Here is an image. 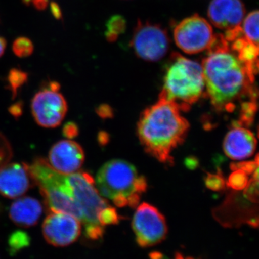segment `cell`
Wrapping results in <instances>:
<instances>
[{"label": "cell", "mask_w": 259, "mask_h": 259, "mask_svg": "<svg viewBox=\"0 0 259 259\" xmlns=\"http://www.w3.org/2000/svg\"><path fill=\"white\" fill-rule=\"evenodd\" d=\"M28 167L34 183L40 189L48 209L51 212L71 214L81 222V210L75 201L66 175L56 171L42 158H36Z\"/></svg>", "instance_id": "5b68a950"}, {"label": "cell", "mask_w": 259, "mask_h": 259, "mask_svg": "<svg viewBox=\"0 0 259 259\" xmlns=\"http://www.w3.org/2000/svg\"><path fill=\"white\" fill-rule=\"evenodd\" d=\"M28 79V75L25 71L18 69L10 70L8 76V88L13 94V98L17 96L19 89L23 86Z\"/></svg>", "instance_id": "44dd1931"}, {"label": "cell", "mask_w": 259, "mask_h": 259, "mask_svg": "<svg viewBox=\"0 0 259 259\" xmlns=\"http://www.w3.org/2000/svg\"><path fill=\"white\" fill-rule=\"evenodd\" d=\"M175 259H195V258H192V257H185V256H184V255L180 254V253H177V254H176V255H175Z\"/></svg>", "instance_id": "4dcf8cb0"}, {"label": "cell", "mask_w": 259, "mask_h": 259, "mask_svg": "<svg viewBox=\"0 0 259 259\" xmlns=\"http://www.w3.org/2000/svg\"><path fill=\"white\" fill-rule=\"evenodd\" d=\"M13 51L19 58L30 56L34 51V46L30 39L25 37L17 38L13 44Z\"/></svg>", "instance_id": "7402d4cb"}, {"label": "cell", "mask_w": 259, "mask_h": 259, "mask_svg": "<svg viewBox=\"0 0 259 259\" xmlns=\"http://www.w3.org/2000/svg\"><path fill=\"white\" fill-rule=\"evenodd\" d=\"M62 133L64 137L67 139H74L79 135V126L74 122H67L63 127Z\"/></svg>", "instance_id": "484cf974"}, {"label": "cell", "mask_w": 259, "mask_h": 259, "mask_svg": "<svg viewBox=\"0 0 259 259\" xmlns=\"http://www.w3.org/2000/svg\"><path fill=\"white\" fill-rule=\"evenodd\" d=\"M30 237L26 232H13L8 238V250L10 255H14L30 244Z\"/></svg>", "instance_id": "d6986e66"}, {"label": "cell", "mask_w": 259, "mask_h": 259, "mask_svg": "<svg viewBox=\"0 0 259 259\" xmlns=\"http://www.w3.org/2000/svg\"><path fill=\"white\" fill-rule=\"evenodd\" d=\"M84 157L83 148L78 143L63 140L51 148L48 162L56 171L63 175H71L79 171Z\"/></svg>", "instance_id": "7c38bea8"}, {"label": "cell", "mask_w": 259, "mask_h": 259, "mask_svg": "<svg viewBox=\"0 0 259 259\" xmlns=\"http://www.w3.org/2000/svg\"><path fill=\"white\" fill-rule=\"evenodd\" d=\"M126 22L125 19L120 15H115L109 19L106 24V31L105 37L110 42L117 40L120 34L125 31Z\"/></svg>", "instance_id": "ffe728a7"}, {"label": "cell", "mask_w": 259, "mask_h": 259, "mask_svg": "<svg viewBox=\"0 0 259 259\" xmlns=\"http://www.w3.org/2000/svg\"><path fill=\"white\" fill-rule=\"evenodd\" d=\"M214 37L210 24L198 15L185 18L174 30L177 47L189 54H198L207 50Z\"/></svg>", "instance_id": "ba28073f"}, {"label": "cell", "mask_w": 259, "mask_h": 259, "mask_svg": "<svg viewBox=\"0 0 259 259\" xmlns=\"http://www.w3.org/2000/svg\"><path fill=\"white\" fill-rule=\"evenodd\" d=\"M245 13L241 0H212L208 8L211 23L225 31L240 28Z\"/></svg>", "instance_id": "5bb4252c"}, {"label": "cell", "mask_w": 259, "mask_h": 259, "mask_svg": "<svg viewBox=\"0 0 259 259\" xmlns=\"http://www.w3.org/2000/svg\"><path fill=\"white\" fill-rule=\"evenodd\" d=\"M131 47L141 59L157 61L166 55L169 39L166 30L160 25L139 20L135 28Z\"/></svg>", "instance_id": "30bf717a"}, {"label": "cell", "mask_w": 259, "mask_h": 259, "mask_svg": "<svg viewBox=\"0 0 259 259\" xmlns=\"http://www.w3.org/2000/svg\"><path fill=\"white\" fill-rule=\"evenodd\" d=\"M257 141L250 130L236 124L227 134L223 143L226 156L231 159L241 161L254 153Z\"/></svg>", "instance_id": "9a60e30c"}, {"label": "cell", "mask_w": 259, "mask_h": 259, "mask_svg": "<svg viewBox=\"0 0 259 259\" xmlns=\"http://www.w3.org/2000/svg\"><path fill=\"white\" fill-rule=\"evenodd\" d=\"M207 96L216 111L232 112L237 102L256 100L255 78L231 50L224 35H214L202 61Z\"/></svg>", "instance_id": "6da1fadb"}, {"label": "cell", "mask_w": 259, "mask_h": 259, "mask_svg": "<svg viewBox=\"0 0 259 259\" xmlns=\"http://www.w3.org/2000/svg\"><path fill=\"white\" fill-rule=\"evenodd\" d=\"M6 48V41L3 37H0V57L4 54Z\"/></svg>", "instance_id": "f546056e"}, {"label": "cell", "mask_w": 259, "mask_h": 259, "mask_svg": "<svg viewBox=\"0 0 259 259\" xmlns=\"http://www.w3.org/2000/svg\"><path fill=\"white\" fill-rule=\"evenodd\" d=\"M42 213L40 201L31 197L17 199L10 207L9 215L17 226L29 228L35 226Z\"/></svg>", "instance_id": "2e32d148"}, {"label": "cell", "mask_w": 259, "mask_h": 259, "mask_svg": "<svg viewBox=\"0 0 259 259\" xmlns=\"http://www.w3.org/2000/svg\"><path fill=\"white\" fill-rule=\"evenodd\" d=\"M207 185L212 190H221L224 186V181L221 177L213 175L207 178Z\"/></svg>", "instance_id": "4316f807"}, {"label": "cell", "mask_w": 259, "mask_h": 259, "mask_svg": "<svg viewBox=\"0 0 259 259\" xmlns=\"http://www.w3.org/2000/svg\"><path fill=\"white\" fill-rule=\"evenodd\" d=\"M237 169H238L237 171L230 177L228 185L231 186V188L239 190L247 187L248 182L247 175L248 172L241 169V168H237Z\"/></svg>", "instance_id": "cb8c5ba5"}, {"label": "cell", "mask_w": 259, "mask_h": 259, "mask_svg": "<svg viewBox=\"0 0 259 259\" xmlns=\"http://www.w3.org/2000/svg\"><path fill=\"white\" fill-rule=\"evenodd\" d=\"M60 84L50 81L35 94L31 111L35 122L41 127L54 128L60 125L68 110L67 102L60 93Z\"/></svg>", "instance_id": "52a82bcc"}, {"label": "cell", "mask_w": 259, "mask_h": 259, "mask_svg": "<svg viewBox=\"0 0 259 259\" xmlns=\"http://www.w3.org/2000/svg\"><path fill=\"white\" fill-rule=\"evenodd\" d=\"M51 13H52V15L54 16V18L60 19L61 18V17H62V13H61L60 8H59V5L56 4V3H51Z\"/></svg>", "instance_id": "f1b7e54d"}, {"label": "cell", "mask_w": 259, "mask_h": 259, "mask_svg": "<svg viewBox=\"0 0 259 259\" xmlns=\"http://www.w3.org/2000/svg\"><path fill=\"white\" fill-rule=\"evenodd\" d=\"M138 244L143 248L153 246L166 238V219L156 207L143 203L136 209L132 223Z\"/></svg>", "instance_id": "9c48e42d"}, {"label": "cell", "mask_w": 259, "mask_h": 259, "mask_svg": "<svg viewBox=\"0 0 259 259\" xmlns=\"http://www.w3.org/2000/svg\"><path fill=\"white\" fill-rule=\"evenodd\" d=\"M98 219L100 224L102 226L105 227L110 226V225L117 224L120 218L117 214L116 209L109 205L100 212Z\"/></svg>", "instance_id": "603a6c76"}, {"label": "cell", "mask_w": 259, "mask_h": 259, "mask_svg": "<svg viewBox=\"0 0 259 259\" xmlns=\"http://www.w3.org/2000/svg\"><path fill=\"white\" fill-rule=\"evenodd\" d=\"M72 188L75 201L81 212V223L84 227V236L92 241L104 236L105 227L99 222L100 212L109 206L107 200L99 193L93 177L86 171L66 175Z\"/></svg>", "instance_id": "8992f818"}, {"label": "cell", "mask_w": 259, "mask_h": 259, "mask_svg": "<svg viewBox=\"0 0 259 259\" xmlns=\"http://www.w3.org/2000/svg\"><path fill=\"white\" fill-rule=\"evenodd\" d=\"M35 185L28 164L13 163L0 168V194L15 199L23 195Z\"/></svg>", "instance_id": "4fadbf2b"}, {"label": "cell", "mask_w": 259, "mask_h": 259, "mask_svg": "<svg viewBox=\"0 0 259 259\" xmlns=\"http://www.w3.org/2000/svg\"><path fill=\"white\" fill-rule=\"evenodd\" d=\"M230 42L231 50L244 64L250 76L255 78L258 68V46L248 41L243 33Z\"/></svg>", "instance_id": "e0dca14e"}, {"label": "cell", "mask_w": 259, "mask_h": 259, "mask_svg": "<svg viewBox=\"0 0 259 259\" xmlns=\"http://www.w3.org/2000/svg\"><path fill=\"white\" fill-rule=\"evenodd\" d=\"M42 232L49 244L55 247L67 246L79 238L81 222L66 213L51 212L42 223Z\"/></svg>", "instance_id": "8fae6325"}, {"label": "cell", "mask_w": 259, "mask_h": 259, "mask_svg": "<svg viewBox=\"0 0 259 259\" xmlns=\"http://www.w3.org/2000/svg\"><path fill=\"white\" fill-rule=\"evenodd\" d=\"M190 124L177 104L159 97L140 117L138 134L148 154L164 163H173L171 153L185 141Z\"/></svg>", "instance_id": "7a4b0ae2"}, {"label": "cell", "mask_w": 259, "mask_h": 259, "mask_svg": "<svg viewBox=\"0 0 259 259\" xmlns=\"http://www.w3.org/2000/svg\"><path fill=\"white\" fill-rule=\"evenodd\" d=\"M28 0H23V3H25V5L27 4V3H28Z\"/></svg>", "instance_id": "1f68e13d"}, {"label": "cell", "mask_w": 259, "mask_h": 259, "mask_svg": "<svg viewBox=\"0 0 259 259\" xmlns=\"http://www.w3.org/2000/svg\"><path fill=\"white\" fill-rule=\"evenodd\" d=\"M9 111L13 117H15V118H18L23 114V104L21 102H19V103L12 105L10 107Z\"/></svg>", "instance_id": "83f0119b"}, {"label": "cell", "mask_w": 259, "mask_h": 259, "mask_svg": "<svg viewBox=\"0 0 259 259\" xmlns=\"http://www.w3.org/2000/svg\"><path fill=\"white\" fill-rule=\"evenodd\" d=\"M160 97L177 104L181 111H187L204 93L202 65L174 53L167 63Z\"/></svg>", "instance_id": "3957f363"}, {"label": "cell", "mask_w": 259, "mask_h": 259, "mask_svg": "<svg viewBox=\"0 0 259 259\" xmlns=\"http://www.w3.org/2000/svg\"><path fill=\"white\" fill-rule=\"evenodd\" d=\"M99 193L110 199L117 207H137L147 182L139 175L134 165L121 159L107 162L97 175Z\"/></svg>", "instance_id": "277c9868"}, {"label": "cell", "mask_w": 259, "mask_h": 259, "mask_svg": "<svg viewBox=\"0 0 259 259\" xmlns=\"http://www.w3.org/2000/svg\"><path fill=\"white\" fill-rule=\"evenodd\" d=\"M241 26L243 36L252 44L258 46V12H251L243 20Z\"/></svg>", "instance_id": "ac0fdd59"}, {"label": "cell", "mask_w": 259, "mask_h": 259, "mask_svg": "<svg viewBox=\"0 0 259 259\" xmlns=\"http://www.w3.org/2000/svg\"><path fill=\"white\" fill-rule=\"evenodd\" d=\"M11 146L6 138L3 134H0V168L8 163L11 158Z\"/></svg>", "instance_id": "d4e9b609"}]
</instances>
